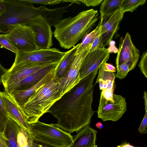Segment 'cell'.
<instances>
[{"label": "cell", "mask_w": 147, "mask_h": 147, "mask_svg": "<svg viewBox=\"0 0 147 147\" xmlns=\"http://www.w3.org/2000/svg\"><path fill=\"white\" fill-rule=\"evenodd\" d=\"M93 147H97V146L96 144L95 145H94Z\"/></svg>", "instance_id": "45"}, {"label": "cell", "mask_w": 147, "mask_h": 147, "mask_svg": "<svg viewBox=\"0 0 147 147\" xmlns=\"http://www.w3.org/2000/svg\"><path fill=\"white\" fill-rule=\"evenodd\" d=\"M53 64H54L11 67L2 76L1 83L5 88L8 86L22 80L40 69Z\"/></svg>", "instance_id": "14"}, {"label": "cell", "mask_w": 147, "mask_h": 147, "mask_svg": "<svg viewBox=\"0 0 147 147\" xmlns=\"http://www.w3.org/2000/svg\"><path fill=\"white\" fill-rule=\"evenodd\" d=\"M117 72L115 77L120 79L125 78L130 71L128 66L125 63H122L116 66Z\"/></svg>", "instance_id": "27"}, {"label": "cell", "mask_w": 147, "mask_h": 147, "mask_svg": "<svg viewBox=\"0 0 147 147\" xmlns=\"http://www.w3.org/2000/svg\"><path fill=\"white\" fill-rule=\"evenodd\" d=\"M0 96L3 100L7 116L14 120L30 136V124L24 119L13 98L8 92L5 91L2 92L0 91Z\"/></svg>", "instance_id": "15"}, {"label": "cell", "mask_w": 147, "mask_h": 147, "mask_svg": "<svg viewBox=\"0 0 147 147\" xmlns=\"http://www.w3.org/2000/svg\"><path fill=\"white\" fill-rule=\"evenodd\" d=\"M0 147H8L3 132H0Z\"/></svg>", "instance_id": "37"}, {"label": "cell", "mask_w": 147, "mask_h": 147, "mask_svg": "<svg viewBox=\"0 0 147 147\" xmlns=\"http://www.w3.org/2000/svg\"><path fill=\"white\" fill-rule=\"evenodd\" d=\"M91 45L75 55L69 69L65 75L59 81L61 96L67 92L80 81V72L83 60L89 51Z\"/></svg>", "instance_id": "9"}, {"label": "cell", "mask_w": 147, "mask_h": 147, "mask_svg": "<svg viewBox=\"0 0 147 147\" xmlns=\"http://www.w3.org/2000/svg\"><path fill=\"white\" fill-rule=\"evenodd\" d=\"M98 15L97 10L90 9L60 20L54 26L53 34L60 47L70 49L83 39L95 26Z\"/></svg>", "instance_id": "2"}, {"label": "cell", "mask_w": 147, "mask_h": 147, "mask_svg": "<svg viewBox=\"0 0 147 147\" xmlns=\"http://www.w3.org/2000/svg\"><path fill=\"white\" fill-rule=\"evenodd\" d=\"M79 44L68 51V52L59 64L57 70L55 78L59 80L65 74L71 65L75 56V54Z\"/></svg>", "instance_id": "22"}, {"label": "cell", "mask_w": 147, "mask_h": 147, "mask_svg": "<svg viewBox=\"0 0 147 147\" xmlns=\"http://www.w3.org/2000/svg\"><path fill=\"white\" fill-rule=\"evenodd\" d=\"M5 10L0 16V32L6 34L11 27L25 25L32 18L31 3L26 0H4Z\"/></svg>", "instance_id": "5"}, {"label": "cell", "mask_w": 147, "mask_h": 147, "mask_svg": "<svg viewBox=\"0 0 147 147\" xmlns=\"http://www.w3.org/2000/svg\"><path fill=\"white\" fill-rule=\"evenodd\" d=\"M95 126L97 128L100 129H102L103 127L102 124L100 122L97 123L96 124Z\"/></svg>", "instance_id": "44"}, {"label": "cell", "mask_w": 147, "mask_h": 147, "mask_svg": "<svg viewBox=\"0 0 147 147\" xmlns=\"http://www.w3.org/2000/svg\"><path fill=\"white\" fill-rule=\"evenodd\" d=\"M100 26L99 22L96 28L84 38L81 42L79 43V45L76 50L75 55L78 54L90 45H91L96 38L101 34Z\"/></svg>", "instance_id": "23"}, {"label": "cell", "mask_w": 147, "mask_h": 147, "mask_svg": "<svg viewBox=\"0 0 147 147\" xmlns=\"http://www.w3.org/2000/svg\"><path fill=\"white\" fill-rule=\"evenodd\" d=\"M113 102L107 100L100 94L97 111L98 117L103 121H118L127 111L125 99L122 96L113 94Z\"/></svg>", "instance_id": "8"}, {"label": "cell", "mask_w": 147, "mask_h": 147, "mask_svg": "<svg viewBox=\"0 0 147 147\" xmlns=\"http://www.w3.org/2000/svg\"><path fill=\"white\" fill-rule=\"evenodd\" d=\"M62 2H71L72 3H75L80 4V3L78 1V0H62Z\"/></svg>", "instance_id": "43"}, {"label": "cell", "mask_w": 147, "mask_h": 147, "mask_svg": "<svg viewBox=\"0 0 147 147\" xmlns=\"http://www.w3.org/2000/svg\"><path fill=\"white\" fill-rule=\"evenodd\" d=\"M55 77L36 91L23 105H17L20 112L28 123L30 124L38 121L61 96L59 81Z\"/></svg>", "instance_id": "3"}, {"label": "cell", "mask_w": 147, "mask_h": 147, "mask_svg": "<svg viewBox=\"0 0 147 147\" xmlns=\"http://www.w3.org/2000/svg\"><path fill=\"white\" fill-rule=\"evenodd\" d=\"M140 55L139 50L134 45L128 32L124 37H120L115 61L116 66L125 63L128 66L130 71L132 70L137 64Z\"/></svg>", "instance_id": "10"}, {"label": "cell", "mask_w": 147, "mask_h": 147, "mask_svg": "<svg viewBox=\"0 0 147 147\" xmlns=\"http://www.w3.org/2000/svg\"><path fill=\"white\" fill-rule=\"evenodd\" d=\"M143 98L144 100L145 111H147V93L146 91L144 92Z\"/></svg>", "instance_id": "42"}, {"label": "cell", "mask_w": 147, "mask_h": 147, "mask_svg": "<svg viewBox=\"0 0 147 147\" xmlns=\"http://www.w3.org/2000/svg\"><path fill=\"white\" fill-rule=\"evenodd\" d=\"M0 45L16 54L17 50L7 37L6 34H0Z\"/></svg>", "instance_id": "26"}, {"label": "cell", "mask_w": 147, "mask_h": 147, "mask_svg": "<svg viewBox=\"0 0 147 147\" xmlns=\"http://www.w3.org/2000/svg\"><path fill=\"white\" fill-rule=\"evenodd\" d=\"M124 13L121 8L102 22L100 19V31L101 42L105 47L109 45L118 30Z\"/></svg>", "instance_id": "13"}, {"label": "cell", "mask_w": 147, "mask_h": 147, "mask_svg": "<svg viewBox=\"0 0 147 147\" xmlns=\"http://www.w3.org/2000/svg\"><path fill=\"white\" fill-rule=\"evenodd\" d=\"M116 147H140L139 146H135L130 144L129 142H127V141L123 142L121 144L117 146Z\"/></svg>", "instance_id": "40"}, {"label": "cell", "mask_w": 147, "mask_h": 147, "mask_svg": "<svg viewBox=\"0 0 147 147\" xmlns=\"http://www.w3.org/2000/svg\"><path fill=\"white\" fill-rule=\"evenodd\" d=\"M98 69L81 80L56 101L47 112L57 119L55 124L70 134L90 125L94 114L92 108L94 79Z\"/></svg>", "instance_id": "1"}, {"label": "cell", "mask_w": 147, "mask_h": 147, "mask_svg": "<svg viewBox=\"0 0 147 147\" xmlns=\"http://www.w3.org/2000/svg\"><path fill=\"white\" fill-rule=\"evenodd\" d=\"M20 127L14 120L8 117L3 133L8 147H17L18 136Z\"/></svg>", "instance_id": "19"}, {"label": "cell", "mask_w": 147, "mask_h": 147, "mask_svg": "<svg viewBox=\"0 0 147 147\" xmlns=\"http://www.w3.org/2000/svg\"><path fill=\"white\" fill-rule=\"evenodd\" d=\"M0 109L7 116V115L6 110L5 109L4 106V105L3 101L0 96ZM8 117V116H7Z\"/></svg>", "instance_id": "41"}, {"label": "cell", "mask_w": 147, "mask_h": 147, "mask_svg": "<svg viewBox=\"0 0 147 147\" xmlns=\"http://www.w3.org/2000/svg\"><path fill=\"white\" fill-rule=\"evenodd\" d=\"M114 91L107 89H104L102 90L100 94L106 100L113 102Z\"/></svg>", "instance_id": "31"}, {"label": "cell", "mask_w": 147, "mask_h": 147, "mask_svg": "<svg viewBox=\"0 0 147 147\" xmlns=\"http://www.w3.org/2000/svg\"><path fill=\"white\" fill-rule=\"evenodd\" d=\"M55 48L24 52L17 51L11 67L22 65H39L60 63L68 53Z\"/></svg>", "instance_id": "6"}, {"label": "cell", "mask_w": 147, "mask_h": 147, "mask_svg": "<svg viewBox=\"0 0 147 147\" xmlns=\"http://www.w3.org/2000/svg\"><path fill=\"white\" fill-rule=\"evenodd\" d=\"M97 131L88 125L78 132L69 147H93L96 145Z\"/></svg>", "instance_id": "18"}, {"label": "cell", "mask_w": 147, "mask_h": 147, "mask_svg": "<svg viewBox=\"0 0 147 147\" xmlns=\"http://www.w3.org/2000/svg\"><path fill=\"white\" fill-rule=\"evenodd\" d=\"M29 147H56L47 144L35 141L31 138Z\"/></svg>", "instance_id": "35"}, {"label": "cell", "mask_w": 147, "mask_h": 147, "mask_svg": "<svg viewBox=\"0 0 147 147\" xmlns=\"http://www.w3.org/2000/svg\"><path fill=\"white\" fill-rule=\"evenodd\" d=\"M110 53L109 49L105 47L89 51L83 60L80 71V80L96 70L99 69L102 65L108 60Z\"/></svg>", "instance_id": "12"}, {"label": "cell", "mask_w": 147, "mask_h": 147, "mask_svg": "<svg viewBox=\"0 0 147 147\" xmlns=\"http://www.w3.org/2000/svg\"><path fill=\"white\" fill-rule=\"evenodd\" d=\"M7 69L5 68L0 63V82L1 83V78Z\"/></svg>", "instance_id": "39"}, {"label": "cell", "mask_w": 147, "mask_h": 147, "mask_svg": "<svg viewBox=\"0 0 147 147\" xmlns=\"http://www.w3.org/2000/svg\"><path fill=\"white\" fill-rule=\"evenodd\" d=\"M29 136L35 141L56 147H69L73 144L70 134L61 129L55 124H47L39 121L30 124Z\"/></svg>", "instance_id": "4"}, {"label": "cell", "mask_w": 147, "mask_h": 147, "mask_svg": "<svg viewBox=\"0 0 147 147\" xmlns=\"http://www.w3.org/2000/svg\"><path fill=\"white\" fill-rule=\"evenodd\" d=\"M60 63L53 64L42 68L22 80L8 86L5 88V91L28 89L38 82L51 70L59 66Z\"/></svg>", "instance_id": "17"}, {"label": "cell", "mask_w": 147, "mask_h": 147, "mask_svg": "<svg viewBox=\"0 0 147 147\" xmlns=\"http://www.w3.org/2000/svg\"><path fill=\"white\" fill-rule=\"evenodd\" d=\"M101 35V34L99 35L94 40L91 44L89 51H94L99 48L105 47L102 44Z\"/></svg>", "instance_id": "30"}, {"label": "cell", "mask_w": 147, "mask_h": 147, "mask_svg": "<svg viewBox=\"0 0 147 147\" xmlns=\"http://www.w3.org/2000/svg\"><path fill=\"white\" fill-rule=\"evenodd\" d=\"M28 136V133L20 127L18 136L17 147H29Z\"/></svg>", "instance_id": "25"}, {"label": "cell", "mask_w": 147, "mask_h": 147, "mask_svg": "<svg viewBox=\"0 0 147 147\" xmlns=\"http://www.w3.org/2000/svg\"><path fill=\"white\" fill-rule=\"evenodd\" d=\"M80 3H82L88 7L96 6L100 4L103 0H78Z\"/></svg>", "instance_id": "33"}, {"label": "cell", "mask_w": 147, "mask_h": 147, "mask_svg": "<svg viewBox=\"0 0 147 147\" xmlns=\"http://www.w3.org/2000/svg\"><path fill=\"white\" fill-rule=\"evenodd\" d=\"M8 117L0 109V132H3Z\"/></svg>", "instance_id": "34"}, {"label": "cell", "mask_w": 147, "mask_h": 147, "mask_svg": "<svg viewBox=\"0 0 147 147\" xmlns=\"http://www.w3.org/2000/svg\"><path fill=\"white\" fill-rule=\"evenodd\" d=\"M58 66L53 69L41 80L28 89L23 90H12L7 92L12 97L18 105L22 106L36 91L55 76Z\"/></svg>", "instance_id": "16"}, {"label": "cell", "mask_w": 147, "mask_h": 147, "mask_svg": "<svg viewBox=\"0 0 147 147\" xmlns=\"http://www.w3.org/2000/svg\"><path fill=\"white\" fill-rule=\"evenodd\" d=\"M104 69L109 72H115L116 71L115 67L112 64L107 63L103 64Z\"/></svg>", "instance_id": "36"}, {"label": "cell", "mask_w": 147, "mask_h": 147, "mask_svg": "<svg viewBox=\"0 0 147 147\" xmlns=\"http://www.w3.org/2000/svg\"><path fill=\"white\" fill-rule=\"evenodd\" d=\"M122 0H104L100 4V18L102 22L120 8Z\"/></svg>", "instance_id": "21"}, {"label": "cell", "mask_w": 147, "mask_h": 147, "mask_svg": "<svg viewBox=\"0 0 147 147\" xmlns=\"http://www.w3.org/2000/svg\"><path fill=\"white\" fill-rule=\"evenodd\" d=\"M146 1V0H122L120 8L124 13L128 11L132 12Z\"/></svg>", "instance_id": "24"}, {"label": "cell", "mask_w": 147, "mask_h": 147, "mask_svg": "<svg viewBox=\"0 0 147 147\" xmlns=\"http://www.w3.org/2000/svg\"><path fill=\"white\" fill-rule=\"evenodd\" d=\"M98 71L95 84L98 83L99 84L100 89L101 90L105 89L114 90L115 73L105 70L103 64L100 67Z\"/></svg>", "instance_id": "20"}, {"label": "cell", "mask_w": 147, "mask_h": 147, "mask_svg": "<svg viewBox=\"0 0 147 147\" xmlns=\"http://www.w3.org/2000/svg\"><path fill=\"white\" fill-rule=\"evenodd\" d=\"M5 10V5L4 0H0V16L4 12Z\"/></svg>", "instance_id": "38"}, {"label": "cell", "mask_w": 147, "mask_h": 147, "mask_svg": "<svg viewBox=\"0 0 147 147\" xmlns=\"http://www.w3.org/2000/svg\"><path fill=\"white\" fill-rule=\"evenodd\" d=\"M147 125V111L145 113L144 118L141 123L139 128L138 129V131L141 134H145L147 133L146 129Z\"/></svg>", "instance_id": "32"}, {"label": "cell", "mask_w": 147, "mask_h": 147, "mask_svg": "<svg viewBox=\"0 0 147 147\" xmlns=\"http://www.w3.org/2000/svg\"><path fill=\"white\" fill-rule=\"evenodd\" d=\"M32 3L39 4L45 5H55L59 4L62 1L61 0H26Z\"/></svg>", "instance_id": "29"}, {"label": "cell", "mask_w": 147, "mask_h": 147, "mask_svg": "<svg viewBox=\"0 0 147 147\" xmlns=\"http://www.w3.org/2000/svg\"><path fill=\"white\" fill-rule=\"evenodd\" d=\"M6 34L17 51L28 52L38 49L36 43V33L29 26L17 25L10 28Z\"/></svg>", "instance_id": "7"}, {"label": "cell", "mask_w": 147, "mask_h": 147, "mask_svg": "<svg viewBox=\"0 0 147 147\" xmlns=\"http://www.w3.org/2000/svg\"><path fill=\"white\" fill-rule=\"evenodd\" d=\"M138 66L141 72L147 78V51L144 52L141 57Z\"/></svg>", "instance_id": "28"}, {"label": "cell", "mask_w": 147, "mask_h": 147, "mask_svg": "<svg viewBox=\"0 0 147 147\" xmlns=\"http://www.w3.org/2000/svg\"><path fill=\"white\" fill-rule=\"evenodd\" d=\"M25 25L32 28L36 32V43L38 49L51 48L53 45L51 26L41 15L30 19Z\"/></svg>", "instance_id": "11"}]
</instances>
